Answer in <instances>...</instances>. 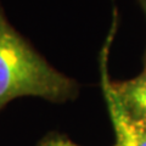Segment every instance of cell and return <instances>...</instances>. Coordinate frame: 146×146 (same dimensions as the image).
Instances as JSON below:
<instances>
[{"instance_id": "obj_1", "label": "cell", "mask_w": 146, "mask_h": 146, "mask_svg": "<svg viewBox=\"0 0 146 146\" xmlns=\"http://www.w3.org/2000/svg\"><path fill=\"white\" fill-rule=\"evenodd\" d=\"M78 91L76 80L54 68L13 28L0 5V111L17 98L62 104Z\"/></svg>"}, {"instance_id": "obj_2", "label": "cell", "mask_w": 146, "mask_h": 146, "mask_svg": "<svg viewBox=\"0 0 146 146\" xmlns=\"http://www.w3.org/2000/svg\"><path fill=\"white\" fill-rule=\"evenodd\" d=\"M113 32H111L105 43L100 57V73H101V88L108 108L113 129L116 134V144L113 146H146V129L135 123L123 107L119 98L113 88L107 70L108 49L111 45Z\"/></svg>"}, {"instance_id": "obj_3", "label": "cell", "mask_w": 146, "mask_h": 146, "mask_svg": "<svg viewBox=\"0 0 146 146\" xmlns=\"http://www.w3.org/2000/svg\"><path fill=\"white\" fill-rule=\"evenodd\" d=\"M112 83L127 113L146 129V77L140 74L128 80Z\"/></svg>"}, {"instance_id": "obj_4", "label": "cell", "mask_w": 146, "mask_h": 146, "mask_svg": "<svg viewBox=\"0 0 146 146\" xmlns=\"http://www.w3.org/2000/svg\"><path fill=\"white\" fill-rule=\"evenodd\" d=\"M36 146H80V145L74 144L65 135L54 133L46 135Z\"/></svg>"}, {"instance_id": "obj_5", "label": "cell", "mask_w": 146, "mask_h": 146, "mask_svg": "<svg viewBox=\"0 0 146 146\" xmlns=\"http://www.w3.org/2000/svg\"><path fill=\"white\" fill-rule=\"evenodd\" d=\"M140 4H141V6H143L144 9V11H145V15H146V0H139Z\"/></svg>"}, {"instance_id": "obj_6", "label": "cell", "mask_w": 146, "mask_h": 146, "mask_svg": "<svg viewBox=\"0 0 146 146\" xmlns=\"http://www.w3.org/2000/svg\"><path fill=\"white\" fill-rule=\"evenodd\" d=\"M141 74H143V76H145V77H146V56H145V68H144V72L141 73Z\"/></svg>"}]
</instances>
